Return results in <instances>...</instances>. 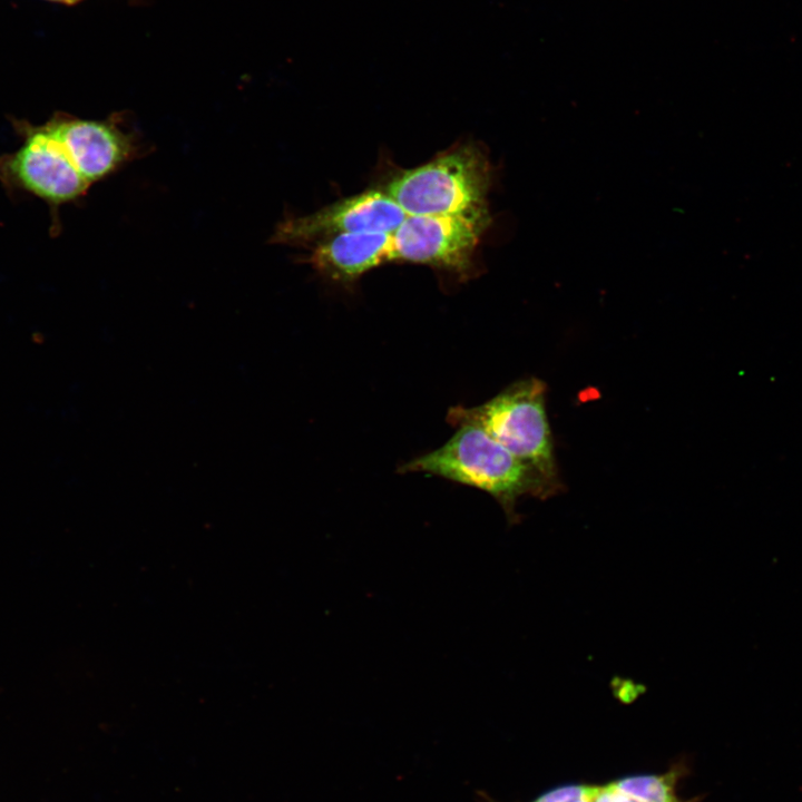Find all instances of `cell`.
<instances>
[{"instance_id":"cell-5","label":"cell","mask_w":802,"mask_h":802,"mask_svg":"<svg viewBox=\"0 0 802 802\" xmlns=\"http://www.w3.org/2000/svg\"><path fill=\"white\" fill-rule=\"evenodd\" d=\"M25 141L0 158V178L49 203L72 200L89 187L61 143L41 126H23Z\"/></svg>"},{"instance_id":"cell-8","label":"cell","mask_w":802,"mask_h":802,"mask_svg":"<svg viewBox=\"0 0 802 802\" xmlns=\"http://www.w3.org/2000/svg\"><path fill=\"white\" fill-rule=\"evenodd\" d=\"M683 767L658 774H636L605 783H573L552 788L530 802H694L683 800L677 785ZM480 802H498L481 792Z\"/></svg>"},{"instance_id":"cell-2","label":"cell","mask_w":802,"mask_h":802,"mask_svg":"<svg viewBox=\"0 0 802 802\" xmlns=\"http://www.w3.org/2000/svg\"><path fill=\"white\" fill-rule=\"evenodd\" d=\"M491 168L485 153L467 144L395 176L385 192L407 215L489 213Z\"/></svg>"},{"instance_id":"cell-1","label":"cell","mask_w":802,"mask_h":802,"mask_svg":"<svg viewBox=\"0 0 802 802\" xmlns=\"http://www.w3.org/2000/svg\"><path fill=\"white\" fill-rule=\"evenodd\" d=\"M454 427L457 431L443 446L398 471L429 473L482 490L498 501L510 525L519 522L516 505L522 496L545 500L560 492L477 424Z\"/></svg>"},{"instance_id":"cell-4","label":"cell","mask_w":802,"mask_h":802,"mask_svg":"<svg viewBox=\"0 0 802 802\" xmlns=\"http://www.w3.org/2000/svg\"><path fill=\"white\" fill-rule=\"evenodd\" d=\"M491 223L479 215H407L391 233L393 258L453 273L464 278L475 268V253Z\"/></svg>"},{"instance_id":"cell-9","label":"cell","mask_w":802,"mask_h":802,"mask_svg":"<svg viewBox=\"0 0 802 802\" xmlns=\"http://www.w3.org/2000/svg\"><path fill=\"white\" fill-rule=\"evenodd\" d=\"M394 261L391 233L358 232L315 244L310 262L335 281L350 282L381 264Z\"/></svg>"},{"instance_id":"cell-7","label":"cell","mask_w":802,"mask_h":802,"mask_svg":"<svg viewBox=\"0 0 802 802\" xmlns=\"http://www.w3.org/2000/svg\"><path fill=\"white\" fill-rule=\"evenodd\" d=\"M42 126L61 143L89 184L110 174L134 153L131 138L107 120L57 115Z\"/></svg>"},{"instance_id":"cell-6","label":"cell","mask_w":802,"mask_h":802,"mask_svg":"<svg viewBox=\"0 0 802 802\" xmlns=\"http://www.w3.org/2000/svg\"><path fill=\"white\" fill-rule=\"evenodd\" d=\"M405 216V212L385 190L368 189L310 215L284 222L277 228L275 239L290 244H316L346 233H393Z\"/></svg>"},{"instance_id":"cell-10","label":"cell","mask_w":802,"mask_h":802,"mask_svg":"<svg viewBox=\"0 0 802 802\" xmlns=\"http://www.w3.org/2000/svg\"><path fill=\"white\" fill-rule=\"evenodd\" d=\"M46 1L56 2V3H61V4H67V6H74V4H77V3H79V2H81V1H84V0H46Z\"/></svg>"},{"instance_id":"cell-3","label":"cell","mask_w":802,"mask_h":802,"mask_svg":"<svg viewBox=\"0 0 802 802\" xmlns=\"http://www.w3.org/2000/svg\"><path fill=\"white\" fill-rule=\"evenodd\" d=\"M545 395L546 384L527 378L480 405L450 409L447 420L477 424L561 491Z\"/></svg>"}]
</instances>
